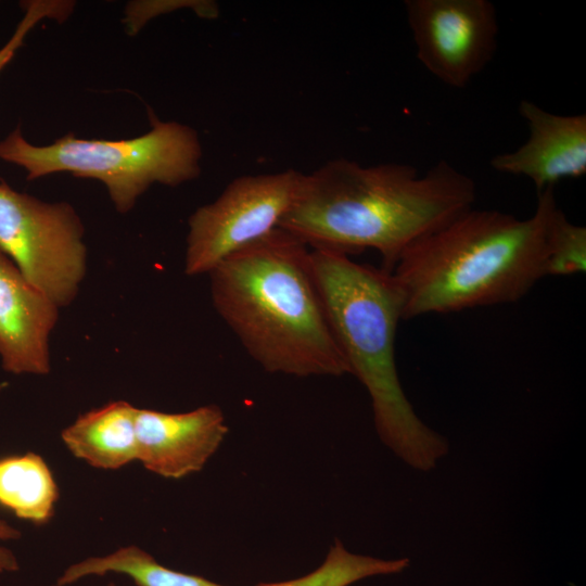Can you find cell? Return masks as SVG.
<instances>
[{
  "instance_id": "6da1fadb",
  "label": "cell",
  "mask_w": 586,
  "mask_h": 586,
  "mask_svg": "<svg viewBox=\"0 0 586 586\" xmlns=\"http://www.w3.org/2000/svg\"><path fill=\"white\" fill-rule=\"evenodd\" d=\"M475 199L474 180L445 160L420 174L408 164L336 158L303 174L279 227L310 247L373 249L391 272L410 243L473 207Z\"/></svg>"
},
{
  "instance_id": "7a4b0ae2",
  "label": "cell",
  "mask_w": 586,
  "mask_h": 586,
  "mask_svg": "<svg viewBox=\"0 0 586 586\" xmlns=\"http://www.w3.org/2000/svg\"><path fill=\"white\" fill-rule=\"evenodd\" d=\"M215 310L267 372L294 377L349 373L316 279L311 251L277 227L209 273Z\"/></svg>"
},
{
  "instance_id": "3957f363",
  "label": "cell",
  "mask_w": 586,
  "mask_h": 586,
  "mask_svg": "<svg viewBox=\"0 0 586 586\" xmlns=\"http://www.w3.org/2000/svg\"><path fill=\"white\" fill-rule=\"evenodd\" d=\"M555 188L537 192L533 214L468 208L418 238L391 271L403 295V320L513 303L546 277Z\"/></svg>"
},
{
  "instance_id": "277c9868",
  "label": "cell",
  "mask_w": 586,
  "mask_h": 586,
  "mask_svg": "<svg viewBox=\"0 0 586 586\" xmlns=\"http://www.w3.org/2000/svg\"><path fill=\"white\" fill-rule=\"evenodd\" d=\"M316 279L349 373L367 388L381 441L412 468L429 471L448 453L447 440L415 412L399 382L395 336L403 295L392 272L348 253L310 247Z\"/></svg>"
},
{
  "instance_id": "5b68a950",
  "label": "cell",
  "mask_w": 586,
  "mask_h": 586,
  "mask_svg": "<svg viewBox=\"0 0 586 586\" xmlns=\"http://www.w3.org/2000/svg\"><path fill=\"white\" fill-rule=\"evenodd\" d=\"M152 128L122 140L81 139L67 133L48 145L28 142L20 127L0 141V160L22 167L28 180L66 171L101 181L116 208L128 213L152 183L177 187L201 173L198 132L177 122L152 118Z\"/></svg>"
},
{
  "instance_id": "8992f818",
  "label": "cell",
  "mask_w": 586,
  "mask_h": 586,
  "mask_svg": "<svg viewBox=\"0 0 586 586\" xmlns=\"http://www.w3.org/2000/svg\"><path fill=\"white\" fill-rule=\"evenodd\" d=\"M84 233L71 204L43 202L0 179V251L59 307L74 301L86 275Z\"/></svg>"
},
{
  "instance_id": "52a82bcc",
  "label": "cell",
  "mask_w": 586,
  "mask_h": 586,
  "mask_svg": "<svg viewBox=\"0 0 586 586\" xmlns=\"http://www.w3.org/2000/svg\"><path fill=\"white\" fill-rule=\"evenodd\" d=\"M302 177L294 169L237 177L215 201L200 206L188 220L186 275H208L225 258L279 227Z\"/></svg>"
},
{
  "instance_id": "ba28073f",
  "label": "cell",
  "mask_w": 586,
  "mask_h": 586,
  "mask_svg": "<svg viewBox=\"0 0 586 586\" xmlns=\"http://www.w3.org/2000/svg\"><path fill=\"white\" fill-rule=\"evenodd\" d=\"M416 56L441 82L467 87L493 60L498 42L489 0H406Z\"/></svg>"
},
{
  "instance_id": "9c48e42d",
  "label": "cell",
  "mask_w": 586,
  "mask_h": 586,
  "mask_svg": "<svg viewBox=\"0 0 586 586\" xmlns=\"http://www.w3.org/2000/svg\"><path fill=\"white\" fill-rule=\"evenodd\" d=\"M228 430L216 405L176 413L138 408L137 461L162 477H186L204 468Z\"/></svg>"
},
{
  "instance_id": "30bf717a",
  "label": "cell",
  "mask_w": 586,
  "mask_h": 586,
  "mask_svg": "<svg viewBox=\"0 0 586 586\" xmlns=\"http://www.w3.org/2000/svg\"><path fill=\"white\" fill-rule=\"evenodd\" d=\"M520 115L528 137L510 152L493 156L491 167L501 174L532 180L537 192L555 188L564 179L586 174V115H561L521 100Z\"/></svg>"
},
{
  "instance_id": "8fae6325",
  "label": "cell",
  "mask_w": 586,
  "mask_h": 586,
  "mask_svg": "<svg viewBox=\"0 0 586 586\" xmlns=\"http://www.w3.org/2000/svg\"><path fill=\"white\" fill-rule=\"evenodd\" d=\"M60 307L0 251V359L13 374H48L49 341Z\"/></svg>"
},
{
  "instance_id": "7c38bea8",
  "label": "cell",
  "mask_w": 586,
  "mask_h": 586,
  "mask_svg": "<svg viewBox=\"0 0 586 586\" xmlns=\"http://www.w3.org/2000/svg\"><path fill=\"white\" fill-rule=\"evenodd\" d=\"M137 409L126 400H115L89 410L62 431V441L93 468L120 469L137 460Z\"/></svg>"
},
{
  "instance_id": "4fadbf2b",
  "label": "cell",
  "mask_w": 586,
  "mask_h": 586,
  "mask_svg": "<svg viewBox=\"0 0 586 586\" xmlns=\"http://www.w3.org/2000/svg\"><path fill=\"white\" fill-rule=\"evenodd\" d=\"M58 499V485L40 455L0 458V506L38 525L52 518Z\"/></svg>"
},
{
  "instance_id": "5bb4252c",
  "label": "cell",
  "mask_w": 586,
  "mask_h": 586,
  "mask_svg": "<svg viewBox=\"0 0 586 586\" xmlns=\"http://www.w3.org/2000/svg\"><path fill=\"white\" fill-rule=\"evenodd\" d=\"M107 573L127 575L137 586H228L166 568L135 545L69 565L58 578L55 586H67L87 576Z\"/></svg>"
},
{
  "instance_id": "9a60e30c",
  "label": "cell",
  "mask_w": 586,
  "mask_h": 586,
  "mask_svg": "<svg viewBox=\"0 0 586 586\" xmlns=\"http://www.w3.org/2000/svg\"><path fill=\"white\" fill-rule=\"evenodd\" d=\"M408 566L407 558L385 560L353 553L335 538L326 559L316 570L301 577L254 586H349L370 576L397 574Z\"/></svg>"
},
{
  "instance_id": "2e32d148",
  "label": "cell",
  "mask_w": 586,
  "mask_h": 586,
  "mask_svg": "<svg viewBox=\"0 0 586 586\" xmlns=\"http://www.w3.org/2000/svg\"><path fill=\"white\" fill-rule=\"evenodd\" d=\"M586 269V228L559 208L548 234L546 276H572Z\"/></svg>"
},
{
  "instance_id": "e0dca14e",
  "label": "cell",
  "mask_w": 586,
  "mask_h": 586,
  "mask_svg": "<svg viewBox=\"0 0 586 586\" xmlns=\"http://www.w3.org/2000/svg\"><path fill=\"white\" fill-rule=\"evenodd\" d=\"M25 10L11 38L0 48V72L13 59L22 47L27 34L42 20L51 18L62 22L74 9V2L62 0H30L22 2Z\"/></svg>"
},
{
  "instance_id": "ac0fdd59",
  "label": "cell",
  "mask_w": 586,
  "mask_h": 586,
  "mask_svg": "<svg viewBox=\"0 0 586 586\" xmlns=\"http://www.w3.org/2000/svg\"><path fill=\"white\" fill-rule=\"evenodd\" d=\"M21 537V532L0 518V575L16 572L20 569L15 555L1 545L2 542Z\"/></svg>"
},
{
  "instance_id": "d6986e66",
  "label": "cell",
  "mask_w": 586,
  "mask_h": 586,
  "mask_svg": "<svg viewBox=\"0 0 586 586\" xmlns=\"http://www.w3.org/2000/svg\"><path fill=\"white\" fill-rule=\"evenodd\" d=\"M7 385H8V384L4 383V382H1V383H0V395H1L2 392L5 390Z\"/></svg>"
},
{
  "instance_id": "ffe728a7",
  "label": "cell",
  "mask_w": 586,
  "mask_h": 586,
  "mask_svg": "<svg viewBox=\"0 0 586 586\" xmlns=\"http://www.w3.org/2000/svg\"><path fill=\"white\" fill-rule=\"evenodd\" d=\"M106 586H116L114 583H110Z\"/></svg>"
}]
</instances>
